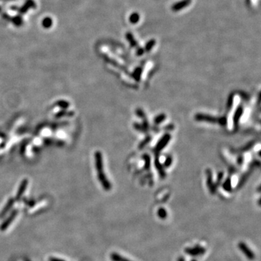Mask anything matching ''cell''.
Here are the masks:
<instances>
[{"label": "cell", "mask_w": 261, "mask_h": 261, "mask_svg": "<svg viewBox=\"0 0 261 261\" xmlns=\"http://www.w3.org/2000/svg\"><path fill=\"white\" fill-rule=\"evenodd\" d=\"M158 216L160 218V219H166L167 216H168V212L166 210H165V209L161 208H160L159 210H158Z\"/></svg>", "instance_id": "obj_6"}, {"label": "cell", "mask_w": 261, "mask_h": 261, "mask_svg": "<svg viewBox=\"0 0 261 261\" xmlns=\"http://www.w3.org/2000/svg\"><path fill=\"white\" fill-rule=\"evenodd\" d=\"M177 261H185V260H184V258H183V257H179Z\"/></svg>", "instance_id": "obj_9"}, {"label": "cell", "mask_w": 261, "mask_h": 261, "mask_svg": "<svg viewBox=\"0 0 261 261\" xmlns=\"http://www.w3.org/2000/svg\"><path fill=\"white\" fill-rule=\"evenodd\" d=\"M49 261H65V260H61V259H59V258H50Z\"/></svg>", "instance_id": "obj_8"}, {"label": "cell", "mask_w": 261, "mask_h": 261, "mask_svg": "<svg viewBox=\"0 0 261 261\" xmlns=\"http://www.w3.org/2000/svg\"><path fill=\"white\" fill-rule=\"evenodd\" d=\"M25 183H23V184L21 186H20L19 191H18V195H17V198L19 199L20 197H21L22 194L23 193V192H24V190H25Z\"/></svg>", "instance_id": "obj_7"}, {"label": "cell", "mask_w": 261, "mask_h": 261, "mask_svg": "<svg viewBox=\"0 0 261 261\" xmlns=\"http://www.w3.org/2000/svg\"><path fill=\"white\" fill-rule=\"evenodd\" d=\"M191 261H197L196 260H195V259H193V260H192Z\"/></svg>", "instance_id": "obj_10"}, {"label": "cell", "mask_w": 261, "mask_h": 261, "mask_svg": "<svg viewBox=\"0 0 261 261\" xmlns=\"http://www.w3.org/2000/svg\"><path fill=\"white\" fill-rule=\"evenodd\" d=\"M17 214H18V210H14V211H12V212L10 214V216H9V217L7 218V219L5 220L2 223L1 225H0V230L1 231L6 230V229L9 227V225L12 223L13 220L15 219Z\"/></svg>", "instance_id": "obj_3"}, {"label": "cell", "mask_w": 261, "mask_h": 261, "mask_svg": "<svg viewBox=\"0 0 261 261\" xmlns=\"http://www.w3.org/2000/svg\"><path fill=\"white\" fill-rule=\"evenodd\" d=\"M13 203H14V200H13V199H10V200L8 201V202L7 203L6 205L5 206V208H3V210H2L1 212H0V218H2L6 215L9 210H10L11 208L12 207Z\"/></svg>", "instance_id": "obj_4"}, {"label": "cell", "mask_w": 261, "mask_h": 261, "mask_svg": "<svg viewBox=\"0 0 261 261\" xmlns=\"http://www.w3.org/2000/svg\"><path fill=\"white\" fill-rule=\"evenodd\" d=\"M185 253L191 256H199L206 253V249L200 246H195L194 247H188L185 249Z\"/></svg>", "instance_id": "obj_1"}, {"label": "cell", "mask_w": 261, "mask_h": 261, "mask_svg": "<svg viewBox=\"0 0 261 261\" xmlns=\"http://www.w3.org/2000/svg\"><path fill=\"white\" fill-rule=\"evenodd\" d=\"M110 258L113 261H131L128 259L124 258V257L121 256L120 255L117 254L116 253H112L110 255Z\"/></svg>", "instance_id": "obj_5"}, {"label": "cell", "mask_w": 261, "mask_h": 261, "mask_svg": "<svg viewBox=\"0 0 261 261\" xmlns=\"http://www.w3.org/2000/svg\"><path fill=\"white\" fill-rule=\"evenodd\" d=\"M239 249L241 250L242 253L245 255L246 258L247 259H249V260H254L255 257L254 253L251 250L250 248H249V247L246 245L245 242H239Z\"/></svg>", "instance_id": "obj_2"}]
</instances>
